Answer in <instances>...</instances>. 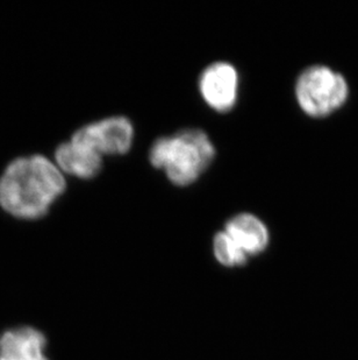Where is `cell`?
Segmentation results:
<instances>
[{"label": "cell", "mask_w": 358, "mask_h": 360, "mask_svg": "<svg viewBox=\"0 0 358 360\" xmlns=\"http://www.w3.org/2000/svg\"><path fill=\"white\" fill-rule=\"evenodd\" d=\"M67 187L65 175L41 154L11 161L0 177V205L21 218H39Z\"/></svg>", "instance_id": "6da1fadb"}, {"label": "cell", "mask_w": 358, "mask_h": 360, "mask_svg": "<svg viewBox=\"0 0 358 360\" xmlns=\"http://www.w3.org/2000/svg\"><path fill=\"white\" fill-rule=\"evenodd\" d=\"M216 158V147L201 129H184L162 136L152 143L149 160L166 172L171 184L187 187L194 184Z\"/></svg>", "instance_id": "7a4b0ae2"}, {"label": "cell", "mask_w": 358, "mask_h": 360, "mask_svg": "<svg viewBox=\"0 0 358 360\" xmlns=\"http://www.w3.org/2000/svg\"><path fill=\"white\" fill-rule=\"evenodd\" d=\"M296 96L304 112L312 117L327 116L345 104L348 84L343 76L328 67L314 65L299 76Z\"/></svg>", "instance_id": "3957f363"}, {"label": "cell", "mask_w": 358, "mask_h": 360, "mask_svg": "<svg viewBox=\"0 0 358 360\" xmlns=\"http://www.w3.org/2000/svg\"><path fill=\"white\" fill-rule=\"evenodd\" d=\"M74 143L91 148L100 155H124L132 148L134 127L126 117H110L83 126L74 133Z\"/></svg>", "instance_id": "277c9868"}, {"label": "cell", "mask_w": 358, "mask_h": 360, "mask_svg": "<svg viewBox=\"0 0 358 360\" xmlns=\"http://www.w3.org/2000/svg\"><path fill=\"white\" fill-rule=\"evenodd\" d=\"M199 91L204 101L216 112L234 109L239 96V74L234 65L216 62L208 65L199 77Z\"/></svg>", "instance_id": "5b68a950"}, {"label": "cell", "mask_w": 358, "mask_h": 360, "mask_svg": "<svg viewBox=\"0 0 358 360\" xmlns=\"http://www.w3.org/2000/svg\"><path fill=\"white\" fill-rule=\"evenodd\" d=\"M44 347L46 338L37 329L10 330L0 337V360H48Z\"/></svg>", "instance_id": "8992f818"}, {"label": "cell", "mask_w": 358, "mask_h": 360, "mask_svg": "<svg viewBox=\"0 0 358 360\" xmlns=\"http://www.w3.org/2000/svg\"><path fill=\"white\" fill-rule=\"evenodd\" d=\"M55 159L62 172L81 179H92L102 170V155L72 140L58 147Z\"/></svg>", "instance_id": "52a82bcc"}, {"label": "cell", "mask_w": 358, "mask_h": 360, "mask_svg": "<svg viewBox=\"0 0 358 360\" xmlns=\"http://www.w3.org/2000/svg\"><path fill=\"white\" fill-rule=\"evenodd\" d=\"M225 232L249 255H260L269 244V231L260 218L251 214H239L230 218Z\"/></svg>", "instance_id": "ba28073f"}, {"label": "cell", "mask_w": 358, "mask_h": 360, "mask_svg": "<svg viewBox=\"0 0 358 360\" xmlns=\"http://www.w3.org/2000/svg\"><path fill=\"white\" fill-rule=\"evenodd\" d=\"M213 252L216 260L226 267L244 266L248 260L247 253L225 231L214 237Z\"/></svg>", "instance_id": "9c48e42d"}]
</instances>
